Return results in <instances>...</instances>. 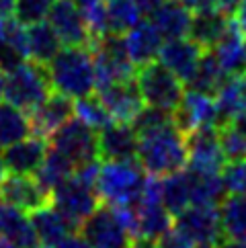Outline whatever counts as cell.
Returning a JSON list of instances; mask_svg holds the SVG:
<instances>
[{"instance_id":"obj_1","label":"cell","mask_w":246,"mask_h":248,"mask_svg":"<svg viewBox=\"0 0 246 248\" xmlns=\"http://www.w3.org/2000/svg\"><path fill=\"white\" fill-rule=\"evenodd\" d=\"M138 162L148 174L166 176L187 166V136L174 125L164 121L160 125L138 134Z\"/></svg>"},{"instance_id":"obj_2","label":"cell","mask_w":246,"mask_h":248,"mask_svg":"<svg viewBox=\"0 0 246 248\" xmlns=\"http://www.w3.org/2000/svg\"><path fill=\"white\" fill-rule=\"evenodd\" d=\"M51 88L70 99L94 93V62L86 46H68L60 49L47 64Z\"/></svg>"},{"instance_id":"obj_3","label":"cell","mask_w":246,"mask_h":248,"mask_svg":"<svg viewBox=\"0 0 246 248\" xmlns=\"http://www.w3.org/2000/svg\"><path fill=\"white\" fill-rule=\"evenodd\" d=\"M148 172L138 162L131 160H105L101 164L99 179H96V193L103 203L113 207L136 205L142 195Z\"/></svg>"},{"instance_id":"obj_4","label":"cell","mask_w":246,"mask_h":248,"mask_svg":"<svg viewBox=\"0 0 246 248\" xmlns=\"http://www.w3.org/2000/svg\"><path fill=\"white\" fill-rule=\"evenodd\" d=\"M89 49L94 62V88L96 91L113 82L131 80L136 76L138 68L127 54L123 35L105 33L103 37H94L89 43Z\"/></svg>"},{"instance_id":"obj_5","label":"cell","mask_w":246,"mask_h":248,"mask_svg":"<svg viewBox=\"0 0 246 248\" xmlns=\"http://www.w3.org/2000/svg\"><path fill=\"white\" fill-rule=\"evenodd\" d=\"M51 94V80L47 66H41L37 62H23L11 72H6L4 82V96L15 107L31 113Z\"/></svg>"},{"instance_id":"obj_6","label":"cell","mask_w":246,"mask_h":248,"mask_svg":"<svg viewBox=\"0 0 246 248\" xmlns=\"http://www.w3.org/2000/svg\"><path fill=\"white\" fill-rule=\"evenodd\" d=\"M136 82L146 105L170 113L177 109L184 94V82L156 60L136 70Z\"/></svg>"},{"instance_id":"obj_7","label":"cell","mask_w":246,"mask_h":248,"mask_svg":"<svg viewBox=\"0 0 246 248\" xmlns=\"http://www.w3.org/2000/svg\"><path fill=\"white\" fill-rule=\"evenodd\" d=\"M51 148L64 154L76 168L99 160V134L78 117H70L51 134Z\"/></svg>"},{"instance_id":"obj_8","label":"cell","mask_w":246,"mask_h":248,"mask_svg":"<svg viewBox=\"0 0 246 248\" xmlns=\"http://www.w3.org/2000/svg\"><path fill=\"white\" fill-rule=\"evenodd\" d=\"M80 232L91 248H129L134 236L123 224L113 205H99L80 226Z\"/></svg>"},{"instance_id":"obj_9","label":"cell","mask_w":246,"mask_h":248,"mask_svg":"<svg viewBox=\"0 0 246 248\" xmlns=\"http://www.w3.org/2000/svg\"><path fill=\"white\" fill-rule=\"evenodd\" d=\"M172 121L184 136L197 129L219 127L222 119H219V113H217L215 96L195 91V88H189L183 94L177 109L172 111Z\"/></svg>"},{"instance_id":"obj_10","label":"cell","mask_w":246,"mask_h":248,"mask_svg":"<svg viewBox=\"0 0 246 248\" xmlns=\"http://www.w3.org/2000/svg\"><path fill=\"white\" fill-rule=\"evenodd\" d=\"M177 228L195 244H219L224 240L217 203H193L177 216Z\"/></svg>"},{"instance_id":"obj_11","label":"cell","mask_w":246,"mask_h":248,"mask_svg":"<svg viewBox=\"0 0 246 248\" xmlns=\"http://www.w3.org/2000/svg\"><path fill=\"white\" fill-rule=\"evenodd\" d=\"M187 166L197 172L222 174L228 160L219 144L217 127H205L187 134Z\"/></svg>"},{"instance_id":"obj_12","label":"cell","mask_w":246,"mask_h":248,"mask_svg":"<svg viewBox=\"0 0 246 248\" xmlns=\"http://www.w3.org/2000/svg\"><path fill=\"white\" fill-rule=\"evenodd\" d=\"M0 197L31 214V211L51 203V191L43 187L39 179H33L31 174L11 172L0 179Z\"/></svg>"},{"instance_id":"obj_13","label":"cell","mask_w":246,"mask_h":248,"mask_svg":"<svg viewBox=\"0 0 246 248\" xmlns=\"http://www.w3.org/2000/svg\"><path fill=\"white\" fill-rule=\"evenodd\" d=\"M99 99L105 105V109L109 111L113 121L121 123H131L139 115V111L146 107L144 96L134 78L99 88Z\"/></svg>"},{"instance_id":"obj_14","label":"cell","mask_w":246,"mask_h":248,"mask_svg":"<svg viewBox=\"0 0 246 248\" xmlns=\"http://www.w3.org/2000/svg\"><path fill=\"white\" fill-rule=\"evenodd\" d=\"M49 23L56 29L58 37L66 46H86L92 41V35L89 31V25L84 21L82 11L72 0H56L49 8Z\"/></svg>"},{"instance_id":"obj_15","label":"cell","mask_w":246,"mask_h":248,"mask_svg":"<svg viewBox=\"0 0 246 248\" xmlns=\"http://www.w3.org/2000/svg\"><path fill=\"white\" fill-rule=\"evenodd\" d=\"M203 51L205 49L197 41H193L189 35L177 39H164L160 51H158V62L164 64L172 74H177L184 84H189L201 62Z\"/></svg>"},{"instance_id":"obj_16","label":"cell","mask_w":246,"mask_h":248,"mask_svg":"<svg viewBox=\"0 0 246 248\" xmlns=\"http://www.w3.org/2000/svg\"><path fill=\"white\" fill-rule=\"evenodd\" d=\"M74 115V99L62 94V93H51L46 101H43L37 109L29 113L31 119V129L35 136L41 138H51V134Z\"/></svg>"},{"instance_id":"obj_17","label":"cell","mask_w":246,"mask_h":248,"mask_svg":"<svg viewBox=\"0 0 246 248\" xmlns=\"http://www.w3.org/2000/svg\"><path fill=\"white\" fill-rule=\"evenodd\" d=\"M138 154V134L131 123L111 121L99 129V156L103 160H131Z\"/></svg>"},{"instance_id":"obj_18","label":"cell","mask_w":246,"mask_h":248,"mask_svg":"<svg viewBox=\"0 0 246 248\" xmlns=\"http://www.w3.org/2000/svg\"><path fill=\"white\" fill-rule=\"evenodd\" d=\"M47 140L41 136H29L6 146L2 152L6 170L15 174H37L43 158L47 154Z\"/></svg>"},{"instance_id":"obj_19","label":"cell","mask_w":246,"mask_h":248,"mask_svg":"<svg viewBox=\"0 0 246 248\" xmlns=\"http://www.w3.org/2000/svg\"><path fill=\"white\" fill-rule=\"evenodd\" d=\"M27 56V31L23 23L15 19V15L0 16V68L11 72L21 66Z\"/></svg>"},{"instance_id":"obj_20","label":"cell","mask_w":246,"mask_h":248,"mask_svg":"<svg viewBox=\"0 0 246 248\" xmlns=\"http://www.w3.org/2000/svg\"><path fill=\"white\" fill-rule=\"evenodd\" d=\"M136 211V238L158 240L166 230L174 226L172 214L164 207L162 199L158 197H139L134 205Z\"/></svg>"},{"instance_id":"obj_21","label":"cell","mask_w":246,"mask_h":248,"mask_svg":"<svg viewBox=\"0 0 246 248\" xmlns=\"http://www.w3.org/2000/svg\"><path fill=\"white\" fill-rule=\"evenodd\" d=\"M25 214L27 211L19 209L0 197V238H6L19 248H37V232H35L31 217H27Z\"/></svg>"},{"instance_id":"obj_22","label":"cell","mask_w":246,"mask_h":248,"mask_svg":"<svg viewBox=\"0 0 246 248\" xmlns=\"http://www.w3.org/2000/svg\"><path fill=\"white\" fill-rule=\"evenodd\" d=\"M226 74H240L246 70V31L236 19H230L226 33L212 47Z\"/></svg>"},{"instance_id":"obj_23","label":"cell","mask_w":246,"mask_h":248,"mask_svg":"<svg viewBox=\"0 0 246 248\" xmlns=\"http://www.w3.org/2000/svg\"><path fill=\"white\" fill-rule=\"evenodd\" d=\"M125 47L131 62L136 64V68L148 64V62L158 60V51L162 47V35L158 33L152 21H138L125 35Z\"/></svg>"},{"instance_id":"obj_24","label":"cell","mask_w":246,"mask_h":248,"mask_svg":"<svg viewBox=\"0 0 246 248\" xmlns=\"http://www.w3.org/2000/svg\"><path fill=\"white\" fill-rule=\"evenodd\" d=\"M230 19H232V15H228L219 6L195 11V15H193V19H191L189 37L193 41H197L203 49H212L226 33L228 25H230Z\"/></svg>"},{"instance_id":"obj_25","label":"cell","mask_w":246,"mask_h":248,"mask_svg":"<svg viewBox=\"0 0 246 248\" xmlns=\"http://www.w3.org/2000/svg\"><path fill=\"white\" fill-rule=\"evenodd\" d=\"M148 16H150V21L154 23L158 33L162 35V39L187 37L191 29V19H193L191 11L183 2H179V0H164Z\"/></svg>"},{"instance_id":"obj_26","label":"cell","mask_w":246,"mask_h":248,"mask_svg":"<svg viewBox=\"0 0 246 248\" xmlns=\"http://www.w3.org/2000/svg\"><path fill=\"white\" fill-rule=\"evenodd\" d=\"M31 221L35 226L39 242L46 246H56L58 242L64 240L66 236L78 232V228L62 214L60 209L51 205V203L31 211Z\"/></svg>"},{"instance_id":"obj_27","label":"cell","mask_w":246,"mask_h":248,"mask_svg":"<svg viewBox=\"0 0 246 248\" xmlns=\"http://www.w3.org/2000/svg\"><path fill=\"white\" fill-rule=\"evenodd\" d=\"M214 96L222 123L246 113V74H228Z\"/></svg>"},{"instance_id":"obj_28","label":"cell","mask_w":246,"mask_h":248,"mask_svg":"<svg viewBox=\"0 0 246 248\" xmlns=\"http://www.w3.org/2000/svg\"><path fill=\"white\" fill-rule=\"evenodd\" d=\"M62 39L58 37L51 23H35L27 29V56L31 62L47 66L60 51Z\"/></svg>"},{"instance_id":"obj_29","label":"cell","mask_w":246,"mask_h":248,"mask_svg":"<svg viewBox=\"0 0 246 248\" xmlns=\"http://www.w3.org/2000/svg\"><path fill=\"white\" fill-rule=\"evenodd\" d=\"M162 203L170 211L172 217H177L183 209L193 205V193H191V179L189 170L170 172L162 176Z\"/></svg>"},{"instance_id":"obj_30","label":"cell","mask_w":246,"mask_h":248,"mask_svg":"<svg viewBox=\"0 0 246 248\" xmlns=\"http://www.w3.org/2000/svg\"><path fill=\"white\" fill-rule=\"evenodd\" d=\"M224 238L230 240H246V195L230 193L219 205Z\"/></svg>"},{"instance_id":"obj_31","label":"cell","mask_w":246,"mask_h":248,"mask_svg":"<svg viewBox=\"0 0 246 248\" xmlns=\"http://www.w3.org/2000/svg\"><path fill=\"white\" fill-rule=\"evenodd\" d=\"M33 134L29 113L11 103H0V148H6Z\"/></svg>"},{"instance_id":"obj_32","label":"cell","mask_w":246,"mask_h":248,"mask_svg":"<svg viewBox=\"0 0 246 248\" xmlns=\"http://www.w3.org/2000/svg\"><path fill=\"white\" fill-rule=\"evenodd\" d=\"M226 76L228 74L224 72V68L219 66L214 51L205 49L203 56H201L199 66L195 70V74H193V78L189 80V88H195V91L207 93V94H215L217 88L226 80Z\"/></svg>"},{"instance_id":"obj_33","label":"cell","mask_w":246,"mask_h":248,"mask_svg":"<svg viewBox=\"0 0 246 248\" xmlns=\"http://www.w3.org/2000/svg\"><path fill=\"white\" fill-rule=\"evenodd\" d=\"M107 11L109 33L125 35L138 21H142V11L136 0H103Z\"/></svg>"},{"instance_id":"obj_34","label":"cell","mask_w":246,"mask_h":248,"mask_svg":"<svg viewBox=\"0 0 246 248\" xmlns=\"http://www.w3.org/2000/svg\"><path fill=\"white\" fill-rule=\"evenodd\" d=\"M74 172H76V166L70 162L64 154H60L58 150H54L49 146L47 154L43 158V162L37 170V179L46 189L54 191V187H58L62 181H66L68 176H72Z\"/></svg>"},{"instance_id":"obj_35","label":"cell","mask_w":246,"mask_h":248,"mask_svg":"<svg viewBox=\"0 0 246 248\" xmlns=\"http://www.w3.org/2000/svg\"><path fill=\"white\" fill-rule=\"evenodd\" d=\"M189 170L191 179V193L193 203H219L226 197V187L222 181V174H209V172H197Z\"/></svg>"},{"instance_id":"obj_36","label":"cell","mask_w":246,"mask_h":248,"mask_svg":"<svg viewBox=\"0 0 246 248\" xmlns=\"http://www.w3.org/2000/svg\"><path fill=\"white\" fill-rule=\"evenodd\" d=\"M74 115L96 131L103 129L105 125H109L113 121L109 111L105 109V105L101 103L99 94H89V96L74 99Z\"/></svg>"},{"instance_id":"obj_37","label":"cell","mask_w":246,"mask_h":248,"mask_svg":"<svg viewBox=\"0 0 246 248\" xmlns=\"http://www.w3.org/2000/svg\"><path fill=\"white\" fill-rule=\"evenodd\" d=\"M219 134V144L226 154L228 162H236V160H244L246 158V136H242L232 123H222L217 127Z\"/></svg>"},{"instance_id":"obj_38","label":"cell","mask_w":246,"mask_h":248,"mask_svg":"<svg viewBox=\"0 0 246 248\" xmlns=\"http://www.w3.org/2000/svg\"><path fill=\"white\" fill-rule=\"evenodd\" d=\"M51 0H15L13 15L23 25H35L47 16Z\"/></svg>"},{"instance_id":"obj_39","label":"cell","mask_w":246,"mask_h":248,"mask_svg":"<svg viewBox=\"0 0 246 248\" xmlns=\"http://www.w3.org/2000/svg\"><path fill=\"white\" fill-rule=\"evenodd\" d=\"M222 181L228 193H242L246 195V158L244 160L228 162L222 170Z\"/></svg>"},{"instance_id":"obj_40","label":"cell","mask_w":246,"mask_h":248,"mask_svg":"<svg viewBox=\"0 0 246 248\" xmlns=\"http://www.w3.org/2000/svg\"><path fill=\"white\" fill-rule=\"evenodd\" d=\"M193 246H195V242L177 226L166 230V232L156 240V248H193Z\"/></svg>"},{"instance_id":"obj_41","label":"cell","mask_w":246,"mask_h":248,"mask_svg":"<svg viewBox=\"0 0 246 248\" xmlns=\"http://www.w3.org/2000/svg\"><path fill=\"white\" fill-rule=\"evenodd\" d=\"M51 248H91V244L86 242L84 236H80V232H74V234L66 236L64 240L58 242L56 246H51Z\"/></svg>"},{"instance_id":"obj_42","label":"cell","mask_w":246,"mask_h":248,"mask_svg":"<svg viewBox=\"0 0 246 248\" xmlns=\"http://www.w3.org/2000/svg\"><path fill=\"white\" fill-rule=\"evenodd\" d=\"M189 11H203V8H212V6H217V0H179Z\"/></svg>"},{"instance_id":"obj_43","label":"cell","mask_w":246,"mask_h":248,"mask_svg":"<svg viewBox=\"0 0 246 248\" xmlns=\"http://www.w3.org/2000/svg\"><path fill=\"white\" fill-rule=\"evenodd\" d=\"M138 6H139V11H142V15H150L156 6H160L164 0H136Z\"/></svg>"},{"instance_id":"obj_44","label":"cell","mask_w":246,"mask_h":248,"mask_svg":"<svg viewBox=\"0 0 246 248\" xmlns=\"http://www.w3.org/2000/svg\"><path fill=\"white\" fill-rule=\"evenodd\" d=\"M240 0H217V6L226 11L228 15H236V8H238Z\"/></svg>"},{"instance_id":"obj_45","label":"cell","mask_w":246,"mask_h":248,"mask_svg":"<svg viewBox=\"0 0 246 248\" xmlns=\"http://www.w3.org/2000/svg\"><path fill=\"white\" fill-rule=\"evenodd\" d=\"M236 21H238L240 27L246 31V0H240L238 8H236Z\"/></svg>"},{"instance_id":"obj_46","label":"cell","mask_w":246,"mask_h":248,"mask_svg":"<svg viewBox=\"0 0 246 248\" xmlns=\"http://www.w3.org/2000/svg\"><path fill=\"white\" fill-rule=\"evenodd\" d=\"M129 248H156V240H148V238H134Z\"/></svg>"},{"instance_id":"obj_47","label":"cell","mask_w":246,"mask_h":248,"mask_svg":"<svg viewBox=\"0 0 246 248\" xmlns=\"http://www.w3.org/2000/svg\"><path fill=\"white\" fill-rule=\"evenodd\" d=\"M217 248H246V240H230V238H224V240L217 244Z\"/></svg>"},{"instance_id":"obj_48","label":"cell","mask_w":246,"mask_h":248,"mask_svg":"<svg viewBox=\"0 0 246 248\" xmlns=\"http://www.w3.org/2000/svg\"><path fill=\"white\" fill-rule=\"evenodd\" d=\"M72 2L80 8V11L84 13V11H89V8H92V6H96L99 2H103V0H72Z\"/></svg>"},{"instance_id":"obj_49","label":"cell","mask_w":246,"mask_h":248,"mask_svg":"<svg viewBox=\"0 0 246 248\" xmlns=\"http://www.w3.org/2000/svg\"><path fill=\"white\" fill-rule=\"evenodd\" d=\"M15 0H0V16L2 15H13Z\"/></svg>"},{"instance_id":"obj_50","label":"cell","mask_w":246,"mask_h":248,"mask_svg":"<svg viewBox=\"0 0 246 248\" xmlns=\"http://www.w3.org/2000/svg\"><path fill=\"white\" fill-rule=\"evenodd\" d=\"M4 82H6V72L0 68V101H2V96H4Z\"/></svg>"},{"instance_id":"obj_51","label":"cell","mask_w":246,"mask_h":248,"mask_svg":"<svg viewBox=\"0 0 246 248\" xmlns=\"http://www.w3.org/2000/svg\"><path fill=\"white\" fill-rule=\"evenodd\" d=\"M0 248H19V246L13 244L11 240H6V238H0Z\"/></svg>"},{"instance_id":"obj_52","label":"cell","mask_w":246,"mask_h":248,"mask_svg":"<svg viewBox=\"0 0 246 248\" xmlns=\"http://www.w3.org/2000/svg\"><path fill=\"white\" fill-rule=\"evenodd\" d=\"M6 174V166H4V156H2V150H0V179Z\"/></svg>"},{"instance_id":"obj_53","label":"cell","mask_w":246,"mask_h":248,"mask_svg":"<svg viewBox=\"0 0 246 248\" xmlns=\"http://www.w3.org/2000/svg\"><path fill=\"white\" fill-rule=\"evenodd\" d=\"M193 248H217V244H197V246H193Z\"/></svg>"},{"instance_id":"obj_54","label":"cell","mask_w":246,"mask_h":248,"mask_svg":"<svg viewBox=\"0 0 246 248\" xmlns=\"http://www.w3.org/2000/svg\"><path fill=\"white\" fill-rule=\"evenodd\" d=\"M37 248H51V246H46V244H43V246H37Z\"/></svg>"}]
</instances>
